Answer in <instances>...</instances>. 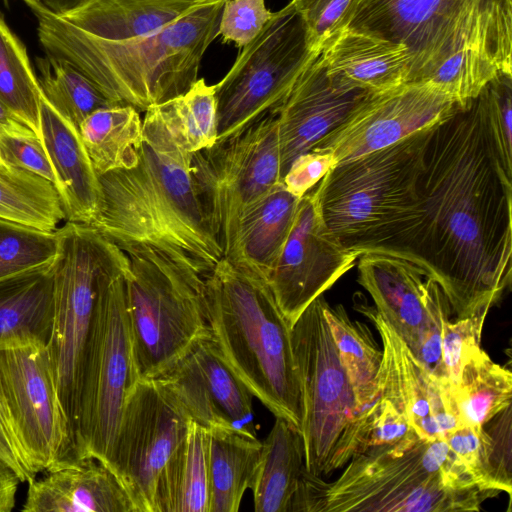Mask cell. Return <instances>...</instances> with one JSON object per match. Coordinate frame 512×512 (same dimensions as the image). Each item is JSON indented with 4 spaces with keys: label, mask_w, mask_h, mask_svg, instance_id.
<instances>
[{
    "label": "cell",
    "mask_w": 512,
    "mask_h": 512,
    "mask_svg": "<svg viewBox=\"0 0 512 512\" xmlns=\"http://www.w3.org/2000/svg\"><path fill=\"white\" fill-rule=\"evenodd\" d=\"M0 459L6 462L19 476L21 482H29L36 476L20 458L7 436L0 427Z\"/></svg>",
    "instance_id": "obj_48"
},
{
    "label": "cell",
    "mask_w": 512,
    "mask_h": 512,
    "mask_svg": "<svg viewBox=\"0 0 512 512\" xmlns=\"http://www.w3.org/2000/svg\"><path fill=\"white\" fill-rule=\"evenodd\" d=\"M318 55L311 49L305 25L291 1L274 12L214 85L217 140L274 112Z\"/></svg>",
    "instance_id": "obj_12"
},
{
    "label": "cell",
    "mask_w": 512,
    "mask_h": 512,
    "mask_svg": "<svg viewBox=\"0 0 512 512\" xmlns=\"http://www.w3.org/2000/svg\"><path fill=\"white\" fill-rule=\"evenodd\" d=\"M356 264L358 283L375 310L440 382L449 383L442 362V330L452 313L440 286L401 258L362 254Z\"/></svg>",
    "instance_id": "obj_15"
},
{
    "label": "cell",
    "mask_w": 512,
    "mask_h": 512,
    "mask_svg": "<svg viewBox=\"0 0 512 512\" xmlns=\"http://www.w3.org/2000/svg\"><path fill=\"white\" fill-rule=\"evenodd\" d=\"M326 302L323 295L317 297L291 327L305 469L321 478L346 465L365 436V421L325 316Z\"/></svg>",
    "instance_id": "obj_9"
},
{
    "label": "cell",
    "mask_w": 512,
    "mask_h": 512,
    "mask_svg": "<svg viewBox=\"0 0 512 512\" xmlns=\"http://www.w3.org/2000/svg\"><path fill=\"white\" fill-rule=\"evenodd\" d=\"M335 166L331 152L311 150L297 157L290 165L282 182L295 196L301 198L314 188Z\"/></svg>",
    "instance_id": "obj_46"
},
{
    "label": "cell",
    "mask_w": 512,
    "mask_h": 512,
    "mask_svg": "<svg viewBox=\"0 0 512 512\" xmlns=\"http://www.w3.org/2000/svg\"><path fill=\"white\" fill-rule=\"evenodd\" d=\"M357 309L373 323L382 344L377 396L388 400L422 439H441L462 426L452 386L416 358L374 307L359 303Z\"/></svg>",
    "instance_id": "obj_19"
},
{
    "label": "cell",
    "mask_w": 512,
    "mask_h": 512,
    "mask_svg": "<svg viewBox=\"0 0 512 512\" xmlns=\"http://www.w3.org/2000/svg\"><path fill=\"white\" fill-rule=\"evenodd\" d=\"M35 65L42 96L77 129L95 110L115 104L83 73L64 60L45 54L36 57Z\"/></svg>",
    "instance_id": "obj_36"
},
{
    "label": "cell",
    "mask_w": 512,
    "mask_h": 512,
    "mask_svg": "<svg viewBox=\"0 0 512 512\" xmlns=\"http://www.w3.org/2000/svg\"><path fill=\"white\" fill-rule=\"evenodd\" d=\"M177 141L189 153L212 146L217 140L215 86L204 78L182 95L160 104Z\"/></svg>",
    "instance_id": "obj_37"
},
{
    "label": "cell",
    "mask_w": 512,
    "mask_h": 512,
    "mask_svg": "<svg viewBox=\"0 0 512 512\" xmlns=\"http://www.w3.org/2000/svg\"><path fill=\"white\" fill-rule=\"evenodd\" d=\"M57 250L56 230L0 218V280L52 262Z\"/></svg>",
    "instance_id": "obj_38"
},
{
    "label": "cell",
    "mask_w": 512,
    "mask_h": 512,
    "mask_svg": "<svg viewBox=\"0 0 512 512\" xmlns=\"http://www.w3.org/2000/svg\"><path fill=\"white\" fill-rule=\"evenodd\" d=\"M443 439L482 488L497 492L489 488L487 483L484 426L481 431H476L468 425H462L447 433Z\"/></svg>",
    "instance_id": "obj_45"
},
{
    "label": "cell",
    "mask_w": 512,
    "mask_h": 512,
    "mask_svg": "<svg viewBox=\"0 0 512 512\" xmlns=\"http://www.w3.org/2000/svg\"><path fill=\"white\" fill-rule=\"evenodd\" d=\"M226 0H205L158 32L122 43L39 40L45 54L70 63L115 104L138 111L184 94L219 36Z\"/></svg>",
    "instance_id": "obj_6"
},
{
    "label": "cell",
    "mask_w": 512,
    "mask_h": 512,
    "mask_svg": "<svg viewBox=\"0 0 512 512\" xmlns=\"http://www.w3.org/2000/svg\"><path fill=\"white\" fill-rule=\"evenodd\" d=\"M207 430L195 422L162 468L154 512H209Z\"/></svg>",
    "instance_id": "obj_29"
},
{
    "label": "cell",
    "mask_w": 512,
    "mask_h": 512,
    "mask_svg": "<svg viewBox=\"0 0 512 512\" xmlns=\"http://www.w3.org/2000/svg\"><path fill=\"white\" fill-rule=\"evenodd\" d=\"M0 100L40 138L41 89L27 49L0 12Z\"/></svg>",
    "instance_id": "obj_35"
},
{
    "label": "cell",
    "mask_w": 512,
    "mask_h": 512,
    "mask_svg": "<svg viewBox=\"0 0 512 512\" xmlns=\"http://www.w3.org/2000/svg\"><path fill=\"white\" fill-rule=\"evenodd\" d=\"M370 94L345 88L330 79L320 54L301 74L276 114L281 180L291 163L312 150Z\"/></svg>",
    "instance_id": "obj_22"
},
{
    "label": "cell",
    "mask_w": 512,
    "mask_h": 512,
    "mask_svg": "<svg viewBox=\"0 0 512 512\" xmlns=\"http://www.w3.org/2000/svg\"><path fill=\"white\" fill-rule=\"evenodd\" d=\"M53 315V261L0 280V346L47 345Z\"/></svg>",
    "instance_id": "obj_27"
},
{
    "label": "cell",
    "mask_w": 512,
    "mask_h": 512,
    "mask_svg": "<svg viewBox=\"0 0 512 512\" xmlns=\"http://www.w3.org/2000/svg\"><path fill=\"white\" fill-rule=\"evenodd\" d=\"M28 482L25 512H136L112 470L94 458H81Z\"/></svg>",
    "instance_id": "obj_23"
},
{
    "label": "cell",
    "mask_w": 512,
    "mask_h": 512,
    "mask_svg": "<svg viewBox=\"0 0 512 512\" xmlns=\"http://www.w3.org/2000/svg\"><path fill=\"white\" fill-rule=\"evenodd\" d=\"M41 140L50 159L65 220L90 225L101 205V190L78 129L41 93Z\"/></svg>",
    "instance_id": "obj_24"
},
{
    "label": "cell",
    "mask_w": 512,
    "mask_h": 512,
    "mask_svg": "<svg viewBox=\"0 0 512 512\" xmlns=\"http://www.w3.org/2000/svg\"><path fill=\"white\" fill-rule=\"evenodd\" d=\"M127 314L140 379H156L209 336L204 276L174 255L137 244L122 249Z\"/></svg>",
    "instance_id": "obj_8"
},
{
    "label": "cell",
    "mask_w": 512,
    "mask_h": 512,
    "mask_svg": "<svg viewBox=\"0 0 512 512\" xmlns=\"http://www.w3.org/2000/svg\"><path fill=\"white\" fill-rule=\"evenodd\" d=\"M209 512H236L251 489L262 454L256 433L233 427L207 430Z\"/></svg>",
    "instance_id": "obj_28"
},
{
    "label": "cell",
    "mask_w": 512,
    "mask_h": 512,
    "mask_svg": "<svg viewBox=\"0 0 512 512\" xmlns=\"http://www.w3.org/2000/svg\"><path fill=\"white\" fill-rule=\"evenodd\" d=\"M128 265L111 270L100 286L74 439L78 459L106 466L125 402L140 380L125 301Z\"/></svg>",
    "instance_id": "obj_11"
},
{
    "label": "cell",
    "mask_w": 512,
    "mask_h": 512,
    "mask_svg": "<svg viewBox=\"0 0 512 512\" xmlns=\"http://www.w3.org/2000/svg\"><path fill=\"white\" fill-rule=\"evenodd\" d=\"M431 129L336 164L314 187L325 223L345 247L375 254L409 221Z\"/></svg>",
    "instance_id": "obj_7"
},
{
    "label": "cell",
    "mask_w": 512,
    "mask_h": 512,
    "mask_svg": "<svg viewBox=\"0 0 512 512\" xmlns=\"http://www.w3.org/2000/svg\"><path fill=\"white\" fill-rule=\"evenodd\" d=\"M299 201L282 181L278 182L243 212L223 257L266 281L291 232Z\"/></svg>",
    "instance_id": "obj_26"
},
{
    "label": "cell",
    "mask_w": 512,
    "mask_h": 512,
    "mask_svg": "<svg viewBox=\"0 0 512 512\" xmlns=\"http://www.w3.org/2000/svg\"><path fill=\"white\" fill-rule=\"evenodd\" d=\"M324 312L361 412L377 396L382 348L370 328L363 322L352 320L342 305L331 306L326 302Z\"/></svg>",
    "instance_id": "obj_33"
},
{
    "label": "cell",
    "mask_w": 512,
    "mask_h": 512,
    "mask_svg": "<svg viewBox=\"0 0 512 512\" xmlns=\"http://www.w3.org/2000/svg\"><path fill=\"white\" fill-rule=\"evenodd\" d=\"M498 494L476 482L443 438L417 437L364 448L333 482L305 469L289 512L479 511Z\"/></svg>",
    "instance_id": "obj_4"
},
{
    "label": "cell",
    "mask_w": 512,
    "mask_h": 512,
    "mask_svg": "<svg viewBox=\"0 0 512 512\" xmlns=\"http://www.w3.org/2000/svg\"><path fill=\"white\" fill-rule=\"evenodd\" d=\"M204 1L82 0L59 12L41 5L34 10L38 40L128 42L158 32Z\"/></svg>",
    "instance_id": "obj_21"
},
{
    "label": "cell",
    "mask_w": 512,
    "mask_h": 512,
    "mask_svg": "<svg viewBox=\"0 0 512 512\" xmlns=\"http://www.w3.org/2000/svg\"><path fill=\"white\" fill-rule=\"evenodd\" d=\"M347 28L403 45L408 82H431L459 106L512 73V0H360Z\"/></svg>",
    "instance_id": "obj_3"
},
{
    "label": "cell",
    "mask_w": 512,
    "mask_h": 512,
    "mask_svg": "<svg viewBox=\"0 0 512 512\" xmlns=\"http://www.w3.org/2000/svg\"><path fill=\"white\" fill-rule=\"evenodd\" d=\"M512 170L484 94L432 127L413 213L376 254L434 280L456 319L488 314L512 280Z\"/></svg>",
    "instance_id": "obj_1"
},
{
    "label": "cell",
    "mask_w": 512,
    "mask_h": 512,
    "mask_svg": "<svg viewBox=\"0 0 512 512\" xmlns=\"http://www.w3.org/2000/svg\"><path fill=\"white\" fill-rule=\"evenodd\" d=\"M0 133L9 134V135H17V136L37 135L26 123H24L16 114H14L1 100H0Z\"/></svg>",
    "instance_id": "obj_49"
},
{
    "label": "cell",
    "mask_w": 512,
    "mask_h": 512,
    "mask_svg": "<svg viewBox=\"0 0 512 512\" xmlns=\"http://www.w3.org/2000/svg\"><path fill=\"white\" fill-rule=\"evenodd\" d=\"M273 13L266 8L265 0H226L219 35L224 43L243 48L258 36Z\"/></svg>",
    "instance_id": "obj_42"
},
{
    "label": "cell",
    "mask_w": 512,
    "mask_h": 512,
    "mask_svg": "<svg viewBox=\"0 0 512 512\" xmlns=\"http://www.w3.org/2000/svg\"><path fill=\"white\" fill-rule=\"evenodd\" d=\"M20 483L22 482L14 469L0 459V512L14 509Z\"/></svg>",
    "instance_id": "obj_47"
},
{
    "label": "cell",
    "mask_w": 512,
    "mask_h": 512,
    "mask_svg": "<svg viewBox=\"0 0 512 512\" xmlns=\"http://www.w3.org/2000/svg\"><path fill=\"white\" fill-rule=\"evenodd\" d=\"M304 471L300 432L285 419L276 417L262 441L261 459L251 487L254 510L289 512Z\"/></svg>",
    "instance_id": "obj_30"
},
{
    "label": "cell",
    "mask_w": 512,
    "mask_h": 512,
    "mask_svg": "<svg viewBox=\"0 0 512 512\" xmlns=\"http://www.w3.org/2000/svg\"><path fill=\"white\" fill-rule=\"evenodd\" d=\"M82 0H48L45 6L54 12L69 9Z\"/></svg>",
    "instance_id": "obj_50"
},
{
    "label": "cell",
    "mask_w": 512,
    "mask_h": 512,
    "mask_svg": "<svg viewBox=\"0 0 512 512\" xmlns=\"http://www.w3.org/2000/svg\"><path fill=\"white\" fill-rule=\"evenodd\" d=\"M191 420L155 380L140 379L125 402L107 466L136 512H154L158 476Z\"/></svg>",
    "instance_id": "obj_16"
},
{
    "label": "cell",
    "mask_w": 512,
    "mask_h": 512,
    "mask_svg": "<svg viewBox=\"0 0 512 512\" xmlns=\"http://www.w3.org/2000/svg\"><path fill=\"white\" fill-rule=\"evenodd\" d=\"M192 176L223 256L243 212L281 181L278 122L268 113L241 132L191 155Z\"/></svg>",
    "instance_id": "obj_14"
},
{
    "label": "cell",
    "mask_w": 512,
    "mask_h": 512,
    "mask_svg": "<svg viewBox=\"0 0 512 512\" xmlns=\"http://www.w3.org/2000/svg\"><path fill=\"white\" fill-rule=\"evenodd\" d=\"M459 107L431 82H406L370 93L312 150L331 152L335 165L344 163L433 127Z\"/></svg>",
    "instance_id": "obj_17"
},
{
    "label": "cell",
    "mask_w": 512,
    "mask_h": 512,
    "mask_svg": "<svg viewBox=\"0 0 512 512\" xmlns=\"http://www.w3.org/2000/svg\"><path fill=\"white\" fill-rule=\"evenodd\" d=\"M486 472L488 486L512 495V413L511 405L485 423Z\"/></svg>",
    "instance_id": "obj_40"
},
{
    "label": "cell",
    "mask_w": 512,
    "mask_h": 512,
    "mask_svg": "<svg viewBox=\"0 0 512 512\" xmlns=\"http://www.w3.org/2000/svg\"><path fill=\"white\" fill-rule=\"evenodd\" d=\"M453 394L462 424L481 431L486 422L511 405V371L478 347L464 363Z\"/></svg>",
    "instance_id": "obj_32"
},
{
    "label": "cell",
    "mask_w": 512,
    "mask_h": 512,
    "mask_svg": "<svg viewBox=\"0 0 512 512\" xmlns=\"http://www.w3.org/2000/svg\"><path fill=\"white\" fill-rule=\"evenodd\" d=\"M0 218L55 231L65 214L50 181L0 160Z\"/></svg>",
    "instance_id": "obj_34"
},
{
    "label": "cell",
    "mask_w": 512,
    "mask_h": 512,
    "mask_svg": "<svg viewBox=\"0 0 512 512\" xmlns=\"http://www.w3.org/2000/svg\"><path fill=\"white\" fill-rule=\"evenodd\" d=\"M204 303L209 337L223 361L252 396L300 432L291 325L267 282L222 257L204 275Z\"/></svg>",
    "instance_id": "obj_5"
},
{
    "label": "cell",
    "mask_w": 512,
    "mask_h": 512,
    "mask_svg": "<svg viewBox=\"0 0 512 512\" xmlns=\"http://www.w3.org/2000/svg\"><path fill=\"white\" fill-rule=\"evenodd\" d=\"M330 79L348 88L382 92L408 82L410 57L398 43L346 28L320 53Z\"/></svg>",
    "instance_id": "obj_25"
},
{
    "label": "cell",
    "mask_w": 512,
    "mask_h": 512,
    "mask_svg": "<svg viewBox=\"0 0 512 512\" xmlns=\"http://www.w3.org/2000/svg\"><path fill=\"white\" fill-rule=\"evenodd\" d=\"M78 131L98 175L137 164L143 122L134 107L114 104L97 109L82 121Z\"/></svg>",
    "instance_id": "obj_31"
},
{
    "label": "cell",
    "mask_w": 512,
    "mask_h": 512,
    "mask_svg": "<svg viewBox=\"0 0 512 512\" xmlns=\"http://www.w3.org/2000/svg\"><path fill=\"white\" fill-rule=\"evenodd\" d=\"M358 257L325 223L314 188L304 194L291 232L266 279L291 327L312 301L356 265Z\"/></svg>",
    "instance_id": "obj_18"
},
{
    "label": "cell",
    "mask_w": 512,
    "mask_h": 512,
    "mask_svg": "<svg viewBox=\"0 0 512 512\" xmlns=\"http://www.w3.org/2000/svg\"><path fill=\"white\" fill-rule=\"evenodd\" d=\"M142 122L137 164L98 175L101 205L90 225L121 249L150 245L204 276L223 251L197 195L192 153L177 141L160 105L147 109Z\"/></svg>",
    "instance_id": "obj_2"
},
{
    "label": "cell",
    "mask_w": 512,
    "mask_h": 512,
    "mask_svg": "<svg viewBox=\"0 0 512 512\" xmlns=\"http://www.w3.org/2000/svg\"><path fill=\"white\" fill-rule=\"evenodd\" d=\"M0 427L35 476L78 460L46 345L0 346Z\"/></svg>",
    "instance_id": "obj_13"
},
{
    "label": "cell",
    "mask_w": 512,
    "mask_h": 512,
    "mask_svg": "<svg viewBox=\"0 0 512 512\" xmlns=\"http://www.w3.org/2000/svg\"><path fill=\"white\" fill-rule=\"evenodd\" d=\"M482 92L503 161L512 170V73H499Z\"/></svg>",
    "instance_id": "obj_43"
},
{
    "label": "cell",
    "mask_w": 512,
    "mask_h": 512,
    "mask_svg": "<svg viewBox=\"0 0 512 512\" xmlns=\"http://www.w3.org/2000/svg\"><path fill=\"white\" fill-rule=\"evenodd\" d=\"M155 380L192 422L206 430L233 427L256 433L252 395L223 361L209 336Z\"/></svg>",
    "instance_id": "obj_20"
},
{
    "label": "cell",
    "mask_w": 512,
    "mask_h": 512,
    "mask_svg": "<svg viewBox=\"0 0 512 512\" xmlns=\"http://www.w3.org/2000/svg\"><path fill=\"white\" fill-rule=\"evenodd\" d=\"M6 6H8V0H2Z\"/></svg>",
    "instance_id": "obj_52"
},
{
    "label": "cell",
    "mask_w": 512,
    "mask_h": 512,
    "mask_svg": "<svg viewBox=\"0 0 512 512\" xmlns=\"http://www.w3.org/2000/svg\"><path fill=\"white\" fill-rule=\"evenodd\" d=\"M0 160L27 170L53 185V168L41 138L37 135L17 136L0 133Z\"/></svg>",
    "instance_id": "obj_44"
},
{
    "label": "cell",
    "mask_w": 512,
    "mask_h": 512,
    "mask_svg": "<svg viewBox=\"0 0 512 512\" xmlns=\"http://www.w3.org/2000/svg\"><path fill=\"white\" fill-rule=\"evenodd\" d=\"M33 11L36 10L39 6L47 3L48 0H23Z\"/></svg>",
    "instance_id": "obj_51"
},
{
    "label": "cell",
    "mask_w": 512,
    "mask_h": 512,
    "mask_svg": "<svg viewBox=\"0 0 512 512\" xmlns=\"http://www.w3.org/2000/svg\"><path fill=\"white\" fill-rule=\"evenodd\" d=\"M485 314L445 322L442 330V362L452 388L459 381L461 370L469 355L481 347Z\"/></svg>",
    "instance_id": "obj_41"
},
{
    "label": "cell",
    "mask_w": 512,
    "mask_h": 512,
    "mask_svg": "<svg viewBox=\"0 0 512 512\" xmlns=\"http://www.w3.org/2000/svg\"><path fill=\"white\" fill-rule=\"evenodd\" d=\"M56 232L54 315L46 347L74 440L100 286L111 270L128 262V257L91 225L66 221Z\"/></svg>",
    "instance_id": "obj_10"
},
{
    "label": "cell",
    "mask_w": 512,
    "mask_h": 512,
    "mask_svg": "<svg viewBox=\"0 0 512 512\" xmlns=\"http://www.w3.org/2000/svg\"><path fill=\"white\" fill-rule=\"evenodd\" d=\"M307 32L311 49L321 51L345 30L360 0H291Z\"/></svg>",
    "instance_id": "obj_39"
}]
</instances>
